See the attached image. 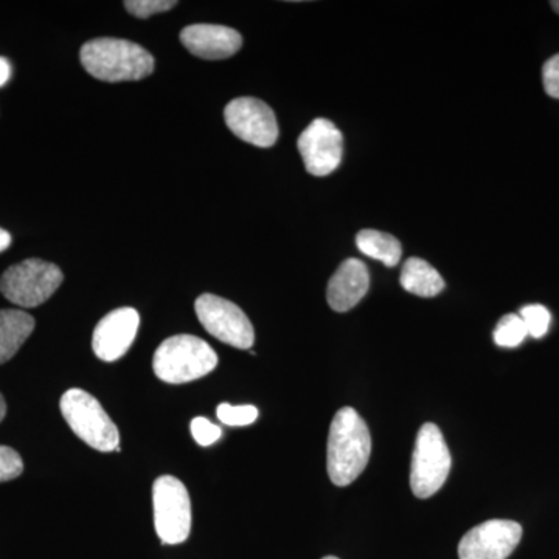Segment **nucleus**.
<instances>
[{"label":"nucleus","instance_id":"14","mask_svg":"<svg viewBox=\"0 0 559 559\" xmlns=\"http://www.w3.org/2000/svg\"><path fill=\"white\" fill-rule=\"evenodd\" d=\"M370 288V274L366 263L348 259L337 267L326 288V300L331 310L347 312L366 297Z\"/></svg>","mask_w":559,"mask_h":559},{"label":"nucleus","instance_id":"26","mask_svg":"<svg viewBox=\"0 0 559 559\" xmlns=\"http://www.w3.org/2000/svg\"><path fill=\"white\" fill-rule=\"evenodd\" d=\"M11 235L9 231L0 229V252L10 248Z\"/></svg>","mask_w":559,"mask_h":559},{"label":"nucleus","instance_id":"12","mask_svg":"<svg viewBox=\"0 0 559 559\" xmlns=\"http://www.w3.org/2000/svg\"><path fill=\"white\" fill-rule=\"evenodd\" d=\"M139 312L134 308H119L109 312L95 326L92 348L98 359L114 362L127 355L138 336Z\"/></svg>","mask_w":559,"mask_h":559},{"label":"nucleus","instance_id":"25","mask_svg":"<svg viewBox=\"0 0 559 559\" xmlns=\"http://www.w3.org/2000/svg\"><path fill=\"white\" fill-rule=\"evenodd\" d=\"M11 76V66L5 58H0V87L7 84Z\"/></svg>","mask_w":559,"mask_h":559},{"label":"nucleus","instance_id":"17","mask_svg":"<svg viewBox=\"0 0 559 559\" xmlns=\"http://www.w3.org/2000/svg\"><path fill=\"white\" fill-rule=\"evenodd\" d=\"M356 246L364 255L381 261L389 267H395L403 253L401 242L393 235L373 229L360 230L356 237Z\"/></svg>","mask_w":559,"mask_h":559},{"label":"nucleus","instance_id":"23","mask_svg":"<svg viewBox=\"0 0 559 559\" xmlns=\"http://www.w3.org/2000/svg\"><path fill=\"white\" fill-rule=\"evenodd\" d=\"M191 436L201 444V447H210L216 443L223 436V430L219 426L213 425L207 418L197 417L193 418L190 425Z\"/></svg>","mask_w":559,"mask_h":559},{"label":"nucleus","instance_id":"16","mask_svg":"<svg viewBox=\"0 0 559 559\" xmlns=\"http://www.w3.org/2000/svg\"><path fill=\"white\" fill-rule=\"evenodd\" d=\"M401 286L418 297H436L444 289V280L428 261L412 257L401 271Z\"/></svg>","mask_w":559,"mask_h":559},{"label":"nucleus","instance_id":"13","mask_svg":"<svg viewBox=\"0 0 559 559\" xmlns=\"http://www.w3.org/2000/svg\"><path fill=\"white\" fill-rule=\"evenodd\" d=\"M180 40L191 55L210 61L227 60L242 46L240 33L213 24L190 25L180 32Z\"/></svg>","mask_w":559,"mask_h":559},{"label":"nucleus","instance_id":"29","mask_svg":"<svg viewBox=\"0 0 559 559\" xmlns=\"http://www.w3.org/2000/svg\"><path fill=\"white\" fill-rule=\"evenodd\" d=\"M322 559H340V558H336V557H325V558H322Z\"/></svg>","mask_w":559,"mask_h":559},{"label":"nucleus","instance_id":"8","mask_svg":"<svg viewBox=\"0 0 559 559\" xmlns=\"http://www.w3.org/2000/svg\"><path fill=\"white\" fill-rule=\"evenodd\" d=\"M201 325L216 340L231 347L249 349L255 341V331L245 311L230 300L213 294H202L194 304Z\"/></svg>","mask_w":559,"mask_h":559},{"label":"nucleus","instance_id":"18","mask_svg":"<svg viewBox=\"0 0 559 559\" xmlns=\"http://www.w3.org/2000/svg\"><path fill=\"white\" fill-rule=\"evenodd\" d=\"M495 342L499 347L514 348L520 347L525 337L528 336V331L525 329L524 320L520 314H507L499 320L496 326Z\"/></svg>","mask_w":559,"mask_h":559},{"label":"nucleus","instance_id":"27","mask_svg":"<svg viewBox=\"0 0 559 559\" xmlns=\"http://www.w3.org/2000/svg\"><path fill=\"white\" fill-rule=\"evenodd\" d=\"M7 414V403L5 400H3V396L0 395V423H2V419L5 418Z\"/></svg>","mask_w":559,"mask_h":559},{"label":"nucleus","instance_id":"5","mask_svg":"<svg viewBox=\"0 0 559 559\" xmlns=\"http://www.w3.org/2000/svg\"><path fill=\"white\" fill-rule=\"evenodd\" d=\"M451 454L439 426L426 423L418 430L411 465V488L419 499L432 498L450 476Z\"/></svg>","mask_w":559,"mask_h":559},{"label":"nucleus","instance_id":"11","mask_svg":"<svg viewBox=\"0 0 559 559\" xmlns=\"http://www.w3.org/2000/svg\"><path fill=\"white\" fill-rule=\"evenodd\" d=\"M522 527L514 521L492 520L471 528L459 544L460 559H507L521 543Z\"/></svg>","mask_w":559,"mask_h":559},{"label":"nucleus","instance_id":"21","mask_svg":"<svg viewBox=\"0 0 559 559\" xmlns=\"http://www.w3.org/2000/svg\"><path fill=\"white\" fill-rule=\"evenodd\" d=\"M178 5L175 0H127L124 9L140 20L153 16V14L165 13Z\"/></svg>","mask_w":559,"mask_h":559},{"label":"nucleus","instance_id":"24","mask_svg":"<svg viewBox=\"0 0 559 559\" xmlns=\"http://www.w3.org/2000/svg\"><path fill=\"white\" fill-rule=\"evenodd\" d=\"M544 91L551 98H559V53L546 61L543 68Z\"/></svg>","mask_w":559,"mask_h":559},{"label":"nucleus","instance_id":"6","mask_svg":"<svg viewBox=\"0 0 559 559\" xmlns=\"http://www.w3.org/2000/svg\"><path fill=\"white\" fill-rule=\"evenodd\" d=\"M64 275L57 264L28 259L9 267L0 277V293L22 308H36L60 288Z\"/></svg>","mask_w":559,"mask_h":559},{"label":"nucleus","instance_id":"1","mask_svg":"<svg viewBox=\"0 0 559 559\" xmlns=\"http://www.w3.org/2000/svg\"><path fill=\"white\" fill-rule=\"evenodd\" d=\"M371 454L370 430L352 407H344L331 421L326 468L336 487L353 484L367 468Z\"/></svg>","mask_w":559,"mask_h":559},{"label":"nucleus","instance_id":"28","mask_svg":"<svg viewBox=\"0 0 559 559\" xmlns=\"http://www.w3.org/2000/svg\"><path fill=\"white\" fill-rule=\"evenodd\" d=\"M550 5H551V9L557 11V13L559 14V0H554V2H550Z\"/></svg>","mask_w":559,"mask_h":559},{"label":"nucleus","instance_id":"19","mask_svg":"<svg viewBox=\"0 0 559 559\" xmlns=\"http://www.w3.org/2000/svg\"><path fill=\"white\" fill-rule=\"evenodd\" d=\"M520 316L524 320L528 336L535 337V340L546 336L551 322L550 311L546 307H543V305H527V307L522 308Z\"/></svg>","mask_w":559,"mask_h":559},{"label":"nucleus","instance_id":"7","mask_svg":"<svg viewBox=\"0 0 559 559\" xmlns=\"http://www.w3.org/2000/svg\"><path fill=\"white\" fill-rule=\"evenodd\" d=\"M154 527L164 544L186 543L191 530V503L186 485L173 476H162L153 485Z\"/></svg>","mask_w":559,"mask_h":559},{"label":"nucleus","instance_id":"3","mask_svg":"<svg viewBox=\"0 0 559 559\" xmlns=\"http://www.w3.org/2000/svg\"><path fill=\"white\" fill-rule=\"evenodd\" d=\"M218 366V356L207 342L190 334L168 337L154 353L153 370L160 381L186 384L207 377Z\"/></svg>","mask_w":559,"mask_h":559},{"label":"nucleus","instance_id":"9","mask_svg":"<svg viewBox=\"0 0 559 559\" xmlns=\"http://www.w3.org/2000/svg\"><path fill=\"white\" fill-rule=\"evenodd\" d=\"M229 130L250 145L270 148L278 139V124L274 110L253 97L235 98L224 109Z\"/></svg>","mask_w":559,"mask_h":559},{"label":"nucleus","instance_id":"10","mask_svg":"<svg viewBox=\"0 0 559 559\" xmlns=\"http://www.w3.org/2000/svg\"><path fill=\"white\" fill-rule=\"evenodd\" d=\"M305 168L312 176L323 178L337 170L344 156V135L336 124L316 119L297 140Z\"/></svg>","mask_w":559,"mask_h":559},{"label":"nucleus","instance_id":"2","mask_svg":"<svg viewBox=\"0 0 559 559\" xmlns=\"http://www.w3.org/2000/svg\"><path fill=\"white\" fill-rule=\"evenodd\" d=\"M81 64L94 79L120 83L138 81L153 73L154 58L131 40L100 38L84 44Z\"/></svg>","mask_w":559,"mask_h":559},{"label":"nucleus","instance_id":"4","mask_svg":"<svg viewBox=\"0 0 559 559\" xmlns=\"http://www.w3.org/2000/svg\"><path fill=\"white\" fill-rule=\"evenodd\" d=\"M62 417L84 443L100 452L120 451V433L102 404L91 393L70 389L60 403Z\"/></svg>","mask_w":559,"mask_h":559},{"label":"nucleus","instance_id":"20","mask_svg":"<svg viewBox=\"0 0 559 559\" xmlns=\"http://www.w3.org/2000/svg\"><path fill=\"white\" fill-rule=\"evenodd\" d=\"M216 415L226 426H249L259 418V409L255 406H231L223 403L219 404Z\"/></svg>","mask_w":559,"mask_h":559},{"label":"nucleus","instance_id":"15","mask_svg":"<svg viewBox=\"0 0 559 559\" xmlns=\"http://www.w3.org/2000/svg\"><path fill=\"white\" fill-rule=\"evenodd\" d=\"M35 330V319L21 310H0V364L13 358Z\"/></svg>","mask_w":559,"mask_h":559},{"label":"nucleus","instance_id":"22","mask_svg":"<svg viewBox=\"0 0 559 559\" xmlns=\"http://www.w3.org/2000/svg\"><path fill=\"white\" fill-rule=\"evenodd\" d=\"M24 473V462L16 451L0 447V484L16 479Z\"/></svg>","mask_w":559,"mask_h":559}]
</instances>
